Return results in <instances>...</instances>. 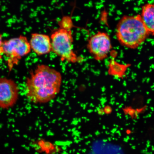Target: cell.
<instances>
[{"label":"cell","mask_w":154,"mask_h":154,"mask_svg":"<svg viewBox=\"0 0 154 154\" xmlns=\"http://www.w3.org/2000/svg\"><path fill=\"white\" fill-rule=\"evenodd\" d=\"M87 48L95 60H103L107 57L112 48L110 36L107 32H98L88 39Z\"/></svg>","instance_id":"5"},{"label":"cell","mask_w":154,"mask_h":154,"mask_svg":"<svg viewBox=\"0 0 154 154\" xmlns=\"http://www.w3.org/2000/svg\"><path fill=\"white\" fill-rule=\"evenodd\" d=\"M63 78L60 72L45 64H38L30 72L25 85L26 97L35 104L52 101L60 92Z\"/></svg>","instance_id":"1"},{"label":"cell","mask_w":154,"mask_h":154,"mask_svg":"<svg viewBox=\"0 0 154 154\" xmlns=\"http://www.w3.org/2000/svg\"><path fill=\"white\" fill-rule=\"evenodd\" d=\"M29 42L31 50L39 56L47 55L52 51L51 38L48 35L32 33Z\"/></svg>","instance_id":"7"},{"label":"cell","mask_w":154,"mask_h":154,"mask_svg":"<svg viewBox=\"0 0 154 154\" xmlns=\"http://www.w3.org/2000/svg\"><path fill=\"white\" fill-rule=\"evenodd\" d=\"M140 15L150 35H154V3L144 5Z\"/></svg>","instance_id":"8"},{"label":"cell","mask_w":154,"mask_h":154,"mask_svg":"<svg viewBox=\"0 0 154 154\" xmlns=\"http://www.w3.org/2000/svg\"><path fill=\"white\" fill-rule=\"evenodd\" d=\"M19 89L14 81L0 77V108L8 109L15 105L18 100Z\"/></svg>","instance_id":"6"},{"label":"cell","mask_w":154,"mask_h":154,"mask_svg":"<svg viewBox=\"0 0 154 154\" xmlns=\"http://www.w3.org/2000/svg\"><path fill=\"white\" fill-rule=\"evenodd\" d=\"M126 69V65L119 64L114 60H112L109 64V72L112 75L117 77H122Z\"/></svg>","instance_id":"9"},{"label":"cell","mask_w":154,"mask_h":154,"mask_svg":"<svg viewBox=\"0 0 154 154\" xmlns=\"http://www.w3.org/2000/svg\"><path fill=\"white\" fill-rule=\"evenodd\" d=\"M3 54L7 59L8 67L10 72L15 65H18L22 58L31 51L29 42L23 35L4 41Z\"/></svg>","instance_id":"4"},{"label":"cell","mask_w":154,"mask_h":154,"mask_svg":"<svg viewBox=\"0 0 154 154\" xmlns=\"http://www.w3.org/2000/svg\"><path fill=\"white\" fill-rule=\"evenodd\" d=\"M116 35L119 43L128 49H137L150 35L140 14L124 15L117 23Z\"/></svg>","instance_id":"3"},{"label":"cell","mask_w":154,"mask_h":154,"mask_svg":"<svg viewBox=\"0 0 154 154\" xmlns=\"http://www.w3.org/2000/svg\"><path fill=\"white\" fill-rule=\"evenodd\" d=\"M3 42L1 34H0V59H1L3 55Z\"/></svg>","instance_id":"10"},{"label":"cell","mask_w":154,"mask_h":154,"mask_svg":"<svg viewBox=\"0 0 154 154\" xmlns=\"http://www.w3.org/2000/svg\"><path fill=\"white\" fill-rule=\"evenodd\" d=\"M58 28L52 32L51 37L52 51L62 62L75 63H82L83 58L79 56L74 50L72 28L74 25L72 17L64 16L60 20Z\"/></svg>","instance_id":"2"}]
</instances>
